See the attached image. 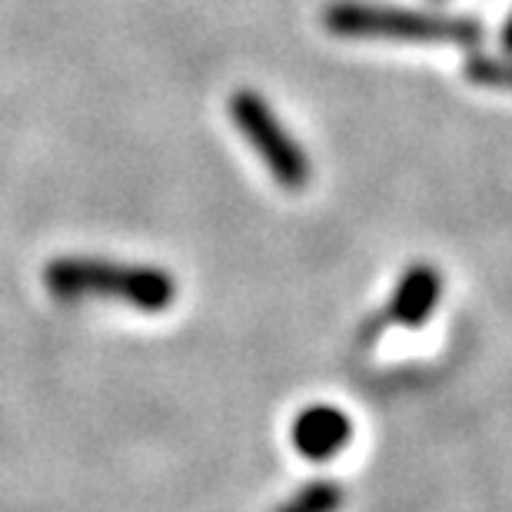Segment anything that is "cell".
I'll return each instance as SVG.
<instances>
[{"instance_id":"1","label":"cell","mask_w":512,"mask_h":512,"mask_svg":"<svg viewBox=\"0 0 512 512\" xmlns=\"http://www.w3.org/2000/svg\"><path fill=\"white\" fill-rule=\"evenodd\" d=\"M47 290L57 300H117L143 313H163L177 300V283L167 270L157 266H127L107 263L94 256H60L50 260L44 270Z\"/></svg>"},{"instance_id":"2","label":"cell","mask_w":512,"mask_h":512,"mask_svg":"<svg viewBox=\"0 0 512 512\" xmlns=\"http://www.w3.org/2000/svg\"><path fill=\"white\" fill-rule=\"evenodd\" d=\"M323 24L336 37L363 40H419V44H476L483 27L469 17H439L423 10L336 0L323 10Z\"/></svg>"},{"instance_id":"3","label":"cell","mask_w":512,"mask_h":512,"mask_svg":"<svg viewBox=\"0 0 512 512\" xmlns=\"http://www.w3.org/2000/svg\"><path fill=\"white\" fill-rule=\"evenodd\" d=\"M230 120L283 190H290V193L306 190V183H310V160H306V150L286 133V127L276 120L273 107L266 104L260 94L237 90V94L230 97Z\"/></svg>"},{"instance_id":"4","label":"cell","mask_w":512,"mask_h":512,"mask_svg":"<svg viewBox=\"0 0 512 512\" xmlns=\"http://www.w3.org/2000/svg\"><path fill=\"white\" fill-rule=\"evenodd\" d=\"M293 446L310 463H326L350 443L353 423L336 406H310L293 419Z\"/></svg>"},{"instance_id":"5","label":"cell","mask_w":512,"mask_h":512,"mask_svg":"<svg viewBox=\"0 0 512 512\" xmlns=\"http://www.w3.org/2000/svg\"><path fill=\"white\" fill-rule=\"evenodd\" d=\"M439 293H443V276H439L436 266L429 263H416L409 266L403 273V280L396 283V293L389 300V310H386V320L396 323V326H423L429 316H433L436 303H439Z\"/></svg>"},{"instance_id":"6","label":"cell","mask_w":512,"mask_h":512,"mask_svg":"<svg viewBox=\"0 0 512 512\" xmlns=\"http://www.w3.org/2000/svg\"><path fill=\"white\" fill-rule=\"evenodd\" d=\"M343 506V489L330 483V479H316V483L303 486L300 493L290 496L276 512H336Z\"/></svg>"},{"instance_id":"7","label":"cell","mask_w":512,"mask_h":512,"mask_svg":"<svg viewBox=\"0 0 512 512\" xmlns=\"http://www.w3.org/2000/svg\"><path fill=\"white\" fill-rule=\"evenodd\" d=\"M466 77L473 80V84H479V87L512 90V60L473 54L466 60Z\"/></svg>"},{"instance_id":"8","label":"cell","mask_w":512,"mask_h":512,"mask_svg":"<svg viewBox=\"0 0 512 512\" xmlns=\"http://www.w3.org/2000/svg\"><path fill=\"white\" fill-rule=\"evenodd\" d=\"M503 47L512 54V17L506 20V27H503Z\"/></svg>"}]
</instances>
